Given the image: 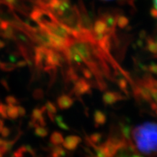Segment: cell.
<instances>
[{"mask_svg":"<svg viewBox=\"0 0 157 157\" xmlns=\"http://www.w3.org/2000/svg\"><path fill=\"white\" fill-rule=\"evenodd\" d=\"M137 150L148 156L157 155V124L147 122L131 131Z\"/></svg>","mask_w":157,"mask_h":157,"instance_id":"6da1fadb","label":"cell"},{"mask_svg":"<svg viewBox=\"0 0 157 157\" xmlns=\"http://www.w3.org/2000/svg\"><path fill=\"white\" fill-rule=\"evenodd\" d=\"M48 48L39 45L36 47L34 50V63L35 66L38 68L44 69L45 63H46L47 56H48Z\"/></svg>","mask_w":157,"mask_h":157,"instance_id":"7a4b0ae2","label":"cell"},{"mask_svg":"<svg viewBox=\"0 0 157 157\" xmlns=\"http://www.w3.org/2000/svg\"><path fill=\"white\" fill-rule=\"evenodd\" d=\"M151 88L148 84L144 83L143 81L140 82L139 85L135 88V94L146 101L151 102Z\"/></svg>","mask_w":157,"mask_h":157,"instance_id":"3957f363","label":"cell"},{"mask_svg":"<svg viewBox=\"0 0 157 157\" xmlns=\"http://www.w3.org/2000/svg\"><path fill=\"white\" fill-rule=\"evenodd\" d=\"M90 84L84 78H78L74 82V92L76 95H83L84 94L90 93Z\"/></svg>","mask_w":157,"mask_h":157,"instance_id":"277c9868","label":"cell"},{"mask_svg":"<svg viewBox=\"0 0 157 157\" xmlns=\"http://www.w3.org/2000/svg\"><path fill=\"white\" fill-rule=\"evenodd\" d=\"M82 142V138L77 135H69L65 137L62 145L63 148L68 151H74Z\"/></svg>","mask_w":157,"mask_h":157,"instance_id":"5b68a950","label":"cell"},{"mask_svg":"<svg viewBox=\"0 0 157 157\" xmlns=\"http://www.w3.org/2000/svg\"><path fill=\"white\" fill-rule=\"evenodd\" d=\"M102 99L105 105H113L119 101H121L123 97L120 94L116 92L107 91L103 95Z\"/></svg>","mask_w":157,"mask_h":157,"instance_id":"8992f818","label":"cell"},{"mask_svg":"<svg viewBox=\"0 0 157 157\" xmlns=\"http://www.w3.org/2000/svg\"><path fill=\"white\" fill-rule=\"evenodd\" d=\"M58 107L62 110H66L70 109L73 105L74 100L68 95H62L59 96L57 100Z\"/></svg>","mask_w":157,"mask_h":157,"instance_id":"52a82bcc","label":"cell"},{"mask_svg":"<svg viewBox=\"0 0 157 157\" xmlns=\"http://www.w3.org/2000/svg\"><path fill=\"white\" fill-rule=\"evenodd\" d=\"M93 119L96 127L101 126V125H103L106 122V116L103 111H100V110H97V111H95Z\"/></svg>","mask_w":157,"mask_h":157,"instance_id":"ba28073f","label":"cell"},{"mask_svg":"<svg viewBox=\"0 0 157 157\" xmlns=\"http://www.w3.org/2000/svg\"><path fill=\"white\" fill-rule=\"evenodd\" d=\"M50 140V143L53 146H60L63 142L64 137L61 133L58 132V131H55L51 134Z\"/></svg>","mask_w":157,"mask_h":157,"instance_id":"9c48e42d","label":"cell"},{"mask_svg":"<svg viewBox=\"0 0 157 157\" xmlns=\"http://www.w3.org/2000/svg\"><path fill=\"white\" fill-rule=\"evenodd\" d=\"M18 117L17 105H7V119H16Z\"/></svg>","mask_w":157,"mask_h":157,"instance_id":"30bf717a","label":"cell"},{"mask_svg":"<svg viewBox=\"0 0 157 157\" xmlns=\"http://www.w3.org/2000/svg\"><path fill=\"white\" fill-rule=\"evenodd\" d=\"M44 110L48 112V114L49 117L50 118L51 121H54V115L57 113V108L54 105V103H52L50 101L47 102L44 105Z\"/></svg>","mask_w":157,"mask_h":157,"instance_id":"8fae6325","label":"cell"},{"mask_svg":"<svg viewBox=\"0 0 157 157\" xmlns=\"http://www.w3.org/2000/svg\"><path fill=\"white\" fill-rule=\"evenodd\" d=\"M53 146V145H52ZM66 155V151L60 146H53L52 149V157H63Z\"/></svg>","mask_w":157,"mask_h":157,"instance_id":"7c38bea8","label":"cell"},{"mask_svg":"<svg viewBox=\"0 0 157 157\" xmlns=\"http://www.w3.org/2000/svg\"><path fill=\"white\" fill-rule=\"evenodd\" d=\"M54 121H56L57 125H58L60 129H64V130H69L70 129L68 125L65 122L64 119L61 117V116H56L54 118Z\"/></svg>","mask_w":157,"mask_h":157,"instance_id":"4fadbf2b","label":"cell"},{"mask_svg":"<svg viewBox=\"0 0 157 157\" xmlns=\"http://www.w3.org/2000/svg\"><path fill=\"white\" fill-rule=\"evenodd\" d=\"M15 68H16V66H15V63H13L1 62L0 63V69L2 70L3 71H13Z\"/></svg>","mask_w":157,"mask_h":157,"instance_id":"5bb4252c","label":"cell"},{"mask_svg":"<svg viewBox=\"0 0 157 157\" xmlns=\"http://www.w3.org/2000/svg\"><path fill=\"white\" fill-rule=\"evenodd\" d=\"M35 135L40 137H44L48 136V130L44 126H36L34 127Z\"/></svg>","mask_w":157,"mask_h":157,"instance_id":"9a60e30c","label":"cell"},{"mask_svg":"<svg viewBox=\"0 0 157 157\" xmlns=\"http://www.w3.org/2000/svg\"><path fill=\"white\" fill-rule=\"evenodd\" d=\"M147 49L150 52L157 55V41L148 40L147 43Z\"/></svg>","mask_w":157,"mask_h":157,"instance_id":"2e32d148","label":"cell"},{"mask_svg":"<svg viewBox=\"0 0 157 157\" xmlns=\"http://www.w3.org/2000/svg\"><path fill=\"white\" fill-rule=\"evenodd\" d=\"M102 140V135L100 133H94L91 135L88 139V142L89 143H93V144L97 145L100 143Z\"/></svg>","mask_w":157,"mask_h":157,"instance_id":"e0dca14e","label":"cell"},{"mask_svg":"<svg viewBox=\"0 0 157 157\" xmlns=\"http://www.w3.org/2000/svg\"><path fill=\"white\" fill-rule=\"evenodd\" d=\"M121 132H122V135L124 138L129 140L131 137V128L128 124H123L121 127Z\"/></svg>","mask_w":157,"mask_h":157,"instance_id":"ac0fdd59","label":"cell"},{"mask_svg":"<svg viewBox=\"0 0 157 157\" xmlns=\"http://www.w3.org/2000/svg\"><path fill=\"white\" fill-rule=\"evenodd\" d=\"M5 102L7 105H17V100L12 95L7 96L5 98Z\"/></svg>","mask_w":157,"mask_h":157,"instance_id":"d6986e66","label":"cell"},{"mask_svg":"<svg viewBox=\"0 0 157 157\" xmlns=\"http://www.w3.org/2000/svg\"><path fill=\"white\" fill-rule=\"evenodd\" d=\"M118 84H119V87L121 88L123 91H124L125 93H127V82L124 78H120V79L118 81Z\"/></svg>","mask_w":157,"mask_h":157,"instance_id":"ffe728a7","label":"cell"},{"mask_svg":"<svg viewBox=\"0 0 157 157\" xmlns=\"http://www.w3.org/2000/svg\"><path fill=\"white\" fill-rule=\"evenodd\" d=\"M151 15L157 21V0H152Z\"/></svg>","mask_w":157,"mask_h":157,"instance_id":"44dd1931","label":"cell"},{"mask_svg":"<svg viewBox=\"0 0 157 157\" xmlns=\"http://www.w3.org/2000/svg\"><path fill=\"white\" fill-rule=\"evenodd\" d=\"M0 117L7 119V104H0Z\"/></svg>","mask_w":157,"mask_h":157,"instance_id":"7402d4cb","label":"cell"},{"mask_svg":"<svg viewBox=\"0 0 157 157\" xmlns=\"http://www.w3.org/2000/svg\"><path fill=\"white\" fill-rule=\"evenodd\" d=\"M148 71H150L151 74L157 75V64L152 63L149 65L148 66Z\"/></svg>","mask_w":157,"mask_h":157,"instance_id":"603a6c76","label":"cell"},{"mask_svg":"<svg viewBox=\"0 0 157 157\" xmlns=\"http://www.w3.org/2000/svg\"><path fill=\"white\" fill-rule=\"evenodd\" d=\"M82 74H83V76L85 78H91L93 76V72L89 68H83Z\"/></svg>","mask_w":157,"mask_h":157,"instance_id":"cb8c5ba5","label":"cell"},{"mask_svg":"<svg viewBox=\"0 0 157 157\" xmlns=\"http://www.w3.org/2000/svg\"><path fill=\"white\" fill-rule=\"evenodd\" d=\"M17 111H18L19 117H24L25 115V112H26L24 108L21 106V105H17Z\"/></svg>","mask_w":157,"mask_h":157,"instance_id":"d4e9b609","label":"cell"},{"mask_svg":"<svg viewBox=\"0 0 157 157\" xmlns=\"http://www.w3.org/2000/svg\"><path fill=\"white\" fill-rule=\"evenodd\" d=\"M27 62L26 60H19L18 62H17L16 63H15V66H16V68H22L23 67H25V66H27Z\"/></svg>","mask_w":157,"mask_h":157,"instance_id":"484cf974","label":"cell"},{"mask_svg":"<svg viewBox=\"0 0 157 157\" xmlns=\"http://www.w3.org/2000/svg\"><path fill=\"white\" fill-rule=\"evenodd\" d=\"M0 133H1V135H2V137H6L9 136V135L10 134V129L7 128V127H4Z\"/></svg>","mask_w":157,"mask_h":157,"instance_id":"4316f807","label":"cell"},{"mask_svg":"<svg viewBox=\"0 0 157 157\" xmlns=\"http://www.w3.org/2000/svg\"><path fill=\"white\" fill-rule=\"evenodd\" d=\"M5 47V42L0 39V50L3 49Z\"/></svg>","mask_w":157,"mask_h":157,"instance_id":"83f0119b","label":"cell"},{"mask_svg":"<svg viewBox=\"0 0 157 157\" xmlns=\"http://www.w3.org/2000/svg\"><path fill=\"white\" fill-rule=\"evenodd\" d=\"M4 154H5V151H4L3 149L0 147V157H3Z\"/></svg>","mask_w":157,"mask_h":157,"instance_id":"f1b7e54d","label":"cell"},{"mask_svg":"<svg viewBox=\"0 0 157 157\" xmlns=\"http://www.w3.org/2000/svg\"><path fill=\"white\" fill-rule=\"evenodd\" d=\"M3 127H4V123H3V121L0 120V132H1L2 129Z\"/></svg>","mask_w":157,"mask_h":157,"instance_id":"f546056e","label":"cell"},{"mask_svg":"<svg viewBox=\"0 0 157 157\" xmlns=\"http://www.w3.org/2000/svg\"><path fill=\"white\" fill-rule=\"evenodd\" d=\"M121 157H143L142 156H140V155H137V154H134V155H132V156H122Z\"/></svg>","mask_w":157,"mask_h":157,"instance_id":"4dcf8cb0","label":"cell"},{"mask_svg":"<svg viewBox=\"0 0 157 157\" xmlns=\"http://www.w3.org/2000/svg\"><path fill=\"white\" fill-rule=\"evenodd\" d=\"M104 1H113V0H104Z\"/></svg>","mask_w":157,"mask_h":157,"instance_id":"1f68e13d","label":"cell"},{"mask_svg":"<svg viewBox=\"0 0 157 157\" xmlns=\"http://www.w3.org/2000/svg\"><path fill=\"white\" fill-rule=\"evenodd\" d=\"M0 63H1V60H0Z\"/></svg>","mask_w":157,"mask_h":157,"instance_id":"d6a6232c","label":"cell"},{"mask_svg":"<svg viewBox=\"0 0 157 157\" xmlns=\"http://www.w3.org/2000/svg\"><path fill=\"white\" fill-rule=\"evenodd\" d=\"M156 112H157V109H156Z\"/></svg>","mask_w":157,"mask_h":157,"instance_id":"836d02e7","label":"cell"},{"mask_svg":"<svg viewBox=\"0 0 157 157\" xmlns=\"http://www.w3.org/2000/svg\"><path fill=\"white\" fill-rule=\"evenodd\" d=\"M0 21H1V20H0Z\"/></svg>","mask_w":157,"mask_h":157,"instance_id":"e575fe53","label":"cell"}]
</instances>
